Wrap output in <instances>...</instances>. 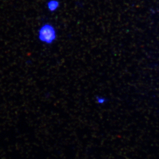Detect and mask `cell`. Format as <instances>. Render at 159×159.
<instances>
[{
    "mask_svg": "<svg viewBox=\"0 0 159 159\" xmlns=\"http://www.w3.org/2000/svg\"><path fill=\"white\" fill-rule=\"evenodd\" d=\"M37 37L41 43L51 45L57 40V30L50 23H44L39 29Z\"/></svg>",
    "mask_w": 159,
    "mask_h": 159,
    "instance_id": "cell-1",
    "label": "cell"
},
{
    "mask_svg": "<svg viewBox=\"0 0 159 159\" xmlns=\"http://www.w3.org/2000/svg\"><path fill=\"white\" fill-rule=\"evenodd\" d=\"M60 7V2L58 0H50L47 4V7L49 11H56Z\"/></svg>",
    "mask_w": 159,
    "mask_h": 159,
    "instance_id": "cell-2",
    "label": "cell"
},
{
    "mask_svg": "<svg viewBox=\"0 0 159 159\" xmlns=\"http://www.w3.org/2000/svg\"><path fill=\"white\" fill-rule=\"evenodd\" d=\"M96 102L98 104H104L108 101V99L106 97L102 96H96Z\"/></svg>",
    "mask_w": 159,
    "mask_h": 159,
    "instance_id": "cell-3",
    "label": "cell"
}]
</instances>
